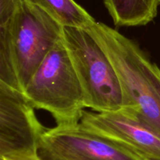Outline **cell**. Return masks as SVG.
I'll list each match as a JSON object with an SVG mask.
<instances>
[{
    "label": "cell",
    "instance_id": "1",
    "mask_svg": "<svg viewBox=\"0 0 160 160\" xmlns=\"http://www.w3.org/2000/svg\"><path fill=\"white\" fill-rule=\"evenodd\" d=\"M63 27L28 0H0V83L23 92Z\"/></svg>",
    "mask_w": 160,
    "mask_h": 160
},
{
    "label": "cell",
    "instance_id": "2",
    "mask_svg": "<svg viewBox=\"0 0 160 160\" xmlns=\"http://www.w3.org/2000/svg\"><path fill=\"white\" fill-rule=\"evenodd\" d=\"M112 63L120 81L123 108L131 110L160 134V97L147 75V56L136 42L106 24L87 28Z\"/></svg>",
    "mask_w": 160,
    "mask_h": 160
},
{
    "label": "cell",
    "instance_id": "3",
    "mask_svg": "<svg viewBox=\"0 0 160 160\" xmlns=\"http://www.w3.org/2000/svg\"><path fill=\"white\" fill-rule=\"evenodd\" d=\"M23 93L34 108L49 112L56 125L80 123L86 108L84 92L62 39L44 58Z\"/></svg>",
    "mask_w": 160,
    "mask_h": 160
},
{
    "label": "cell",
    "instance_id": "4",
    "mask_svg": "<svg viewBox=\"0 0 160 160\" xmlns=\"http://www.w3.org/2000/svg\"><path fill=\"white\" fill-rule=\"evenodd\" d=\"M62 41L82 87L86 108L96 112L123 108V93L117 72L89 31L64 27Z\"/></svg>",
    "mask_w": 160,
    "mask_h": 160
},
{
    "label": "cell",
    "instance_id": "5",
    "mask_svg": "<svg viewBox=\"0 0 160 160\" xmlns=\"http://www.w3.org/2000/svg\"><path fill=\"white\" fill-rule=\"evenodd\" d=\"M22 91L0 83V158L38 153L46 130Z\"/></svg>",
    "mask_w": 160,
    "mask_h": 160
},
{
    "label": "cell",
    "instance_id": "6",
    "mask_svg": "<svg viewBox=\"0 0 160 160\" xmlns=\"http://www.w3.org/2000/svg\"><path fill=\"white\" fill-rule=\"evenodd\" d=\"M81 128L146 158H160V134L128 108L107 112L84 111Z\"/></svg>",
    "mask_w": 160,
    "mask_h": 160
},
{
    "label": "cell",
    "instance_id": "7",
    "mask_svg": "<svg viewBox=\"0 0 160 160\" xmlns=\"http://www.w3.org/2000/svg\"><path fill=\"white\" fill-rule=\"evenodd\" d=\"M38 155L60 160H148L84 130L79 124L46 128Z\"/></svg>",
    "mask_w": 160,
    "mask_h": 160
},
{
    "label": "cell",
    "instance_id": "8",
    "mask_svg": "<svg viewBox=\"0 0 160 160\" xmlns=\"http://www.w3.org/2000/svg\"><path fill=\"white\" fill-rule=\"evenodd\" d=\"M104 3L116 26L137 27L156 18L160 0H104Z\"/></svg>",
    "mask_w": 160,
    "mask_h": 160
},
{
    "label": "cell",
    "instance_id": "9",
    "mask_svg": "<svg viewBox=\"0 0 160 160\" xmlns=\"http://www.w3.org/2000/svg\"><path fill=\"white\" fill-rule=\"evenodd\" d=\"M38 6L62 27L88 28L94 17L74 0H28Z\"/></svg>",
    "mask_w": 160,
    "mask_h": 160
},
{
    "label": "cell",
    "instance_id": "10",
    "mask_svg": "<svg viewBox=\"0 0 160 160\" xmlns=\"http://www.w3.org/2000/svg\"><path fill=\"white\" fill-rule=\"evenodd\" d=\"M145 69L148 78L160 97V68L146 56L145 58Z\"/></svg>",
    "mask_w": 160,
    "mask_h": 160
},
{
    "label": "cell",
    "instance_id": "11",
    "mask_svg": "<svg viewBox=\"0 0 160 160\" xmlns=\"http://www.w3.org/2000/svg\"><path fill=\"white\" fill-rule=\"evenodd\" d=\"M0 160H42L39 156L38 153L29 154V155H17V156L6 157V158H1Z\"/></svg>",
    "mask_w": 160,
    "mask_h": 160
},
{
    "label": "cell",
    "instance_id": "12",
    "mask_svg": "<svg viewBox=\"0 0 160 160\" xmlns=\"http://www.w3.org/2000/svg\"><path fill=\"white\" fill-rule=\"evenodd\" d=\"M39 156H40V155H39ZM40 157L42 160H60V159H56V158H50V157H46V156H40Z\"/></svg>",
    "mask_w": 160,
    "mask_h": 160
},
{
    "label": "cell",
    "instance_id": "13",
    "mask_svg": "<svg viewBox=\"0 0 160 160\" xmlns=\"http://www.w3.org/2000/svg\"><path fill=\"white\" fill-rule=\"evenodd\" d=\"M148 160H160V158H148Z\"/></svg>",
    "mask_w": 160,
    "mask_h": 160
}]
</instances>
